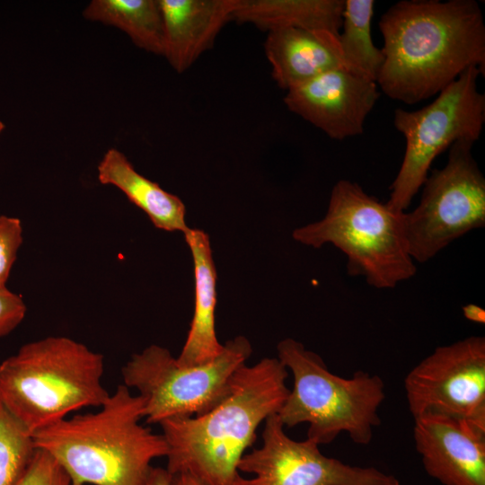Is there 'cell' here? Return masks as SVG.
Returning a JSON list of instances; mask_svg holds the SVG:
<instances>
[{
  "instance_id": "obj_1",
  "label": "cell",
  "mask_w": 485,
  "mask_h": 485,
  "mask_svg": "<svg viewBox=\"0 0 485 485\" xmlns=\"http://www.w3.org/2000/svg\"><path fill=\"white\" fill-rule=\"evenodd\" d=\"M384 61L376 80L389 98L414 104L466 69L485 75V24L475 0H403L381 17Z\"/></svg>"
},
{
  "instance_id": "obj_2",
  "label": "cell",
  "mask_w": 485,
  "mask_h": 485,
  "mask_svg": "<svg viewBox=\"0 0 485 485\" xmlns=\"http://www.w3.org/2000/svg\"><path fill=\"white\" fill-rule=\"evenodd\" d=\"M287 376L278 358L245 364L235 372L229 396L216 408L198 417L162 421L167 472H188L201 485H234L258 427L278 412L289 393Z\"/></svg>"
},
{
  "instance_id": "obj_3",
  "label": "cell",
  "mask_w": 485,
  "mask_h": 485,
  "mask_svg": "<svg viewBox=\"0 0 485 485\" xmlns=\"http://www.w3.org/2000/svg\"><path fill=\"white\" fill-rule=\"evenodd\" d=\"M96 412L60 419L32 435L73 485H145L151 462L166 456L163 434L141 425L145 400L119 384Z\"/></svg>"
},
{
  "instance_id": "obj_4",
  "label": "cell",
  "mask_w": 485,
  "mask_h": 485,
  "mask_svg": "<svg viewBox=\"0 0 485 485\" xmlns=\"http://www.w3.org/2000/svg\"><path fill=\"white\" fill-rule=\"evenodd\" d=\"M103 356L65 336L29 342L0 364V402L33 435L85 407H101Z\"/></svg>"
},
{
  "instance_id": "obj_5",
  "label": "cell",
  "mask_w": 485,
  "mask_h": 485,
  "mask_svg": "<svg viewBox=\"0 0 485 485\" xmlns=\"http://www.w3.org/2000/svg\"><path fill=\"white\" fill-rule=\"evenodd\" d=\"M292 236L315 249L333 244L348 257V273L378 289L393 288L417 270L408 249L405 212L348 180L333 186L324 217L295 229Z\"/></svg>"
},
{
  "instance_id": "obj_6",
  "label": "cell",
  "mask_w": 485,
  "mask_h": 485,
  "mask_svg": "<svg viewBox=\"0 0 485 485\" xmlns=\"http://www.w3.org/2000/svg\"><path fill=\"white\" fill-rule=\"evenodd\" d=\"M278 358L293 375V388L277 413L284 427L308 423V439L318 445L346 432L357 445H368L381 424L378 409L385 398L377 375L357 371L343 378L329 371L315 352L291 338L277 346Z\"/></svg>"
},
{
  "instance_id": "obj_7",
  "label": "cell",
  "mask_w": 485,
  "mask_h": 485,
  "mask_svg": "<svg viewBox=\"0 0 485 485\" xmlns=\"http://www.w3.org/2000/svg\"><path fill=\"white\" fill-rule=\"evenodd\" d=\"M251 351L250 341L237 336L212 361L188 366H181L167 348L150 345L132 355L121 375L124 384L144 398L146 422L160 424L198 417L219 405L231 393L233 377Z\"/></svg>"
},
{
  "instance_id": "obj_8",
  "label": "cell",
  "mask_w": 485,
  "mask_h": 485,
  "mask_svg": "<svg viewBox=\"0 0 485 485\" xmlns=\"http://www.w3.org/2000/svg\"><path fill=\"white\" fill-rule=\"evenodd\" d=\"M480 68L472 66L443 89L428 105L396 109L393 125L406 141L404 157L392 181V208L405 212L424 184L435 158L454 143L477 141L485 122V94L478 90Z\"/></svg>"
},
{
  "instance_id": "obj_9",
  "label": "cell",
  "mask_w": 485,
  "mask_h": 485,
  "mask_svg": "<svg viewBox=\"0 0 485 485\" xmlns=\"http://www.w3.org/2000/svg\"><path fill=\"white\" fill-rule=\"evenodd\" d=\"M473 142L449 147L446 164L432 171L419 206L405 212V235L414 261L424 263L454 240L485 225V178L472 154Z\"/></svg>"
},
{
  "instance_id": "obj_10",
  "label": "cell",
  "mask_w": 485,
  "mask_h": 485,
  "mask_svg": "<svg viewBox=\"0 0 485 485\" xmlns=\"http://www.w3.org/2000/svg\"><path fill=\"white\" fill-rule=\"evenodd\" d=\"M404 388L413 419L438 415L485 428V338L436 348L408 373Z\"/></svg>"
},
{
  "instance_id": "obj_11",
  "label": "cell",
  "mask_w": 485,
  "mask_h": 485,
  "mask_svg": "<svg viewBox=\"0 0 485 485\" xmlns=\"http://www.w3.org/2000/svg\"><path fill=\"white\" fill-rule=\"evenodd\" d=\"M262 445L245 453L234 485H401L399 480L375 467L351 466L325 456L319 445L306 438L291 439L285 432L278 414L264 421Z\"/></svg>"
},
{
  "instance_id": "obj_12",
  "label": "cell",
  "mask_w": 485,
  "mask_h": 485,
  "mask_svg": "<svg viewBox=\"0 0 485 485\" xmlns=\"http://www.w3.org/2000/svg\"><path fill=\"white\" fill-rule=\"evenodd\" d=\"M379 96L376 82L335 68L287 90L284 102L331 138L343 140L363 133Z\"/></svg>"
},
{
  "instance_id": "obj_13",
  "label": "cell",
  "mask_w": 485,
  "mask_h": 485,
  "mask_svg": "<svg viewBox=\"0 0 485 485\" xmlns=\"http://www.w3.org/2000/svg\"><path fill=\"white\" fill-rule=\"evenodd\" d=\"M413 438L430 477L443 485H485V428L424 415L414 419Z\"/></svg>"
},
{
  "instance_id": "obj_14",
  "label": "cell",
  "mask_w": 485,
  "mask_h": 485,
  "mask_svg": "<svg viewBox=\"0 0 485 485\" xmlns=\"http://www.w3.org/2000/svg\"><path fill=\"white\" fill-rule=\"evenodd\" d=\"M239 0H159L164 28L163 57L179 74L214 45L233 19Z\"/></svg>"
},
{
  "instance_id": "obj_15",
  "label": "cell",
  "mask_w": 485,
  "mask_h": 485,
  "mask_svg": "<svg viewBox=\"0 0 485 485\" xmlns=\"http://www.w3.org/2000/svg\"><path fill=\"white\" fill-rule=\"evenodd\" d=\"M264 51L272 78L286 91L335 68L349 70L342 57L339 34L326 31L272 30L268 31Z\"/></svg>"
},
{
  "instance_id": "obj_16",
  "label": "cell",
  "mask_w": 485,
  "mask_h": 485,
  "mask_svg": "<svg viewBox=\"0 0 485 485\" xmlns=\"http://www.w3.org/2000/svg\"><path fill=\"white\" fill-rule=\"evenodd\" d=\"M184 238L191 251L195 278V307L190 331L181 354V366H198L220 355L216 333V270L209 236L203 230L189 228Z\"/></svg>"
},
{
  "instance_id": "obj_17",
  "label": "cell",
  "mask_w": 485,
  "mask_h": 485,
  "mask_svg": "<svg viewBox=\"0 0 485 485\" xmlns=\"http://www.w3.org/2000/svg\"><path fill=\"white\" fill-rule=\"evenodd\" d=\"M98 181L121 190L134 205L143 210L153 225L167 232L184 234L186 207L181 199L162 189L136 171L126 155L110 148L97 166Z\"/></svg>"
},
{
  "instance_id": "obj_18",
  "label": "cell",
  "mask_w": 485,
  "mask_h": 485,
  "mask_svg": "<svg viewBox=\"0 0 485 485\" xmlns=\"http://www.w3.org/2000/svg\"><path fill=\"white\" fill-rule=\"evenodd\" d=\"M345 0H239L233 19L270 31L280 28L340 34Z\"/></svg>"
},
{
  "instance_id": "obj_19",
  "label": "cell",
  "mask_w": 485,
  "mask_h": 485,
  "mask_svg": "<svg viewBox=\"0 0 485 485\" xmlns=\"http://www.w3.org/2000/svg\"><path fill=\"white\" fill-rule=\"evenodd\" d=\"M83 16L116 27L139 48L163 56L164 28L159 0H93Z\"/></svg>"
},
{
  "instance_id": "obj_20",
  "label": "cell",
  "mask_w": 485,
  "mask_h": 485,
  "mask_svg": "<svg viewBox=\"0 0 485 485\" xmlns=\"http://www.w3.org/2000/svg\"><path fill=\"white\" fill-rule=\"evenodd\" d=\"M375 1L345 0L339 42L348 68L376 82L384 61L371 37Z\"/></svg>"
},
{
  "instance_id": "obj_21",
  "label": "cell",
  "mask_w": 485,
  "mask_h": 485,
  "mask_svg": "<svg viewBox=\"0 0 485 485\" xmlns=\"http://www.w3.org/2000/svg\"><path fill=\"white\" fill-rule=\"evenodd\" d=\"M35 451L32 435L0 402V485H15Z\"/></svg>"
},
{
  "instance_id": "obj_22",
  "label": "cell",
  "mask_w": 485,
  "mask_h": 485,
  "mask_svg": "<svg viewBox=\"0 0 485 485\" xmlns=\"http://www.w3.org/2000/svg\"><path fill=\"white\" fill-rule=\"evenodd\" d=\"M15 485H73L61 465L48 452L36 448L26 471Z\"/></svg>"
},
{
  "instance_id": "obj_23",
  "label": "cell",
  "mask_w": 485,
  "mask_h": 485,
  "mask_svg": "<svg viewBox=\"0 0 485 485\" xmlns=\"http://www.w3.org/2000/svg\"><path fill=\"white\" fill-rule=\"evenodd\" d=\"M22 242V226L20 219L0 216V289L5 288Z\"/></svg>"
},
{
  "instance_id": "obj_24",
  "label": "cell",
  "mask_w": 485,
  "mask_h": 485,
  "mask_svg": "<svg viewBox=\"0 0 485 485\" xmlns=\"http://www.w3.org/2000/svg\"><path fill=\"white\" fill-rule=\"evenodd\" d=\"M26 305L22 298L8 290L0 289V337L9 334L23 320Z\"/></svg>"
},
{
  "instance_id": "obj_25",
  "label": "cell",
  "mask_w": 485,
  "mask_h": 485,
  "mask_svg": "<svg viewBox=\"0 0 485 485\" xmlns=\"http://www.w3.org/2000/svg\"><path fill=\"white\" fill-rule=\"evenodd\" d=\"M172 475L166 469L152 467L145 485H171Z\"/></svg>"
},
{
  "instance_id": "obj_26",
  "label": "cell",
  "mask_w": 485,
  "mask_h": 485,
  "mask_svg": "<svg viewBox=\"0 0 485 485\" xmlns=\"http://www.w3.org/2000/svg\"><path fill=\"white\" fill-rule=\"evenodd\" d=\"M463 313L471 322L481 324L485 322V312L479 305L473 304H466L463 307Z\"/></svg>"
},
{
  "instance_id": "obj_27",
  "label": "cell",
  "mask_w": 485,
  "mask_h": 485,
  "mask_svg": "<svg viewBox=\"0 0 485 485\" xmlns=\"http://www.w3.org/2000/svg\"><path fill=\"white\" fill-rule=\"evenodd\" d=\"M171 485H201L188 472H180L172 475Z\"/></svg>"
},
{
  "instance_id": "obj_28",
  "label": "cell",
  "mask_w": 485,
  "mask_h": 485,
  "mask_svg": "<svg viewBox=\"0 0 485 485\" xmlns=\"http://www.w3.org/2000/svg\"><path fill=\"white\" fill-rule=\"evenodd\" d=\"M4 128V124L0 120V134Z\"/></svg>"
}]
</instances>
